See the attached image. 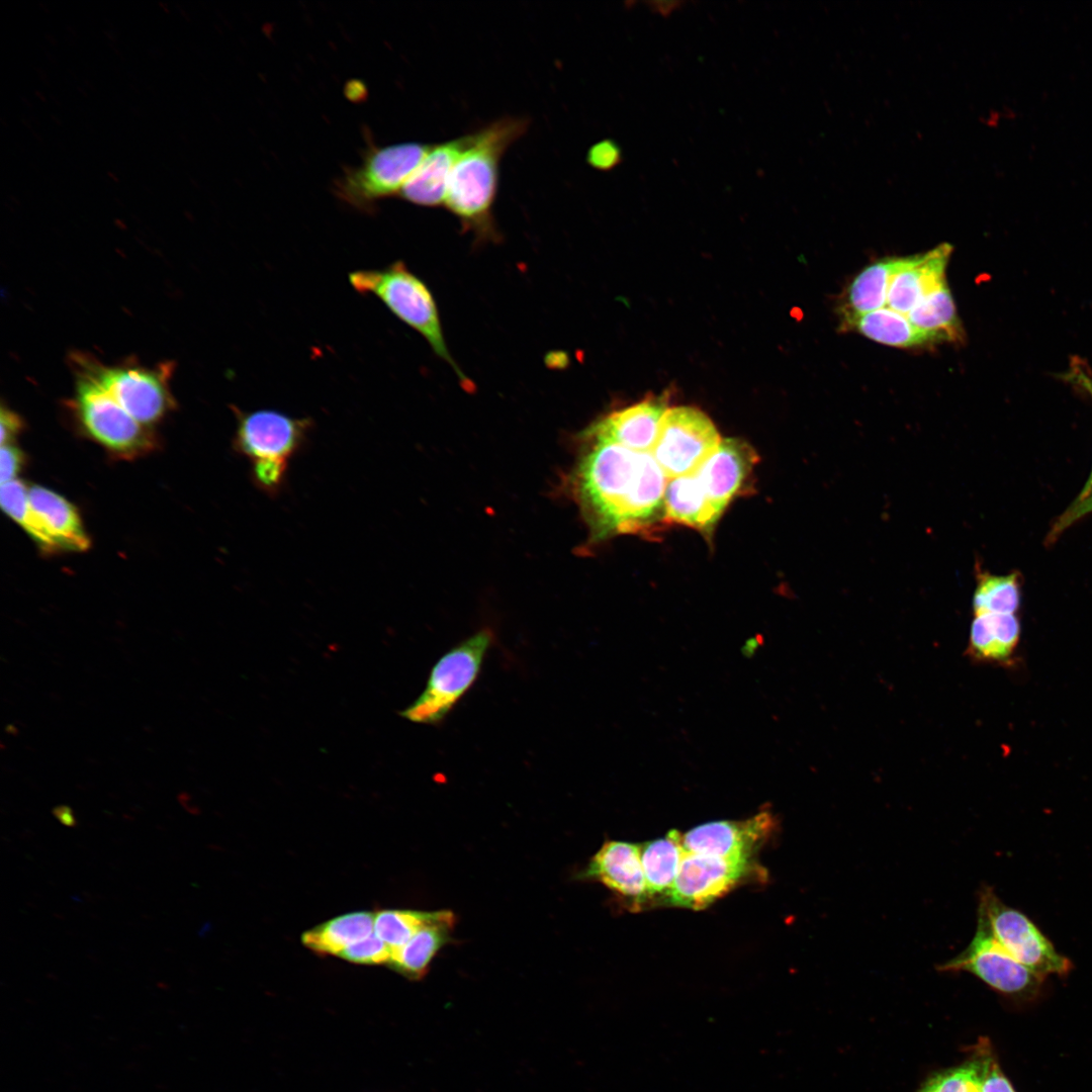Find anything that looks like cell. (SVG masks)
I'll return each mask as SVG.
<instances>
[{"label":"cell","mask_w":1092,"mask_h":1092,"mask_svg":"<svg viewBox=\"0 0 1092 1092\" xmlns=\"http://www.w3.org/2000/svg\"><path fill=\"white\" fill-rule=\"evenodd\" d=\"M587 162L599 170H611L621 162V150L611 140L597 143L589 148Z\"/></svg>","instance_id":"cell-34"},{"label":"cell","mask_w":1092,"mask_h":1092,"mask_svg":"<svg viewBox=\"0 0 1092 1092\" xmlns=\"http://www.w3.org/2000/svg\"><path fill=\"white\" fill-rule=\"evenodd\" d=\"M73 410L81 428L98 444L120 457L131 458L153 449L150 428L135 421L100 383L83 355L73 357Z\"/></svg>","instance_id":"cell-5"},{"label":"cell","mask_w":1092,"mask_h":1092,"mask_svg":"<svg viewBox=\"0 0 1092 1092\" xmlns=\"http://www.w3.org/2000/svg\"><path fill=\"white\" fill-rule=\"evenodd\" d=\"M774 826V816L764 810L746 820L716 821L697 826L681 834V843L686 852L752 859Z\"/></svg>","instance_id":"cell-13"},{"label":"cell","mask_w":1092,"mask_h":1092,"mask_svg":"<svg viewBox=\"0 0 1092 1092\" xmlns=\"http://www.w3.org/2000/svg\"><path fill=\"white\" fill-rule=\"evenodd\" d=\"M752 859L686 852L666 898L678 907L702 909L751 875Z\"/></svg>","instance_id":"cell-12"},{"label":"cell","mask_w":1092,"mask_h":1092,"mask_svg":"<svg viewBox=\"0 0 1092 1092\" xmlns=\"http://www.w3.org/2000/svg\"><path fill=\"white\" fill-rule=\"evenodd\" d=\"M392 949L374 932L347 948L339 956L348 962L356 964H383L389 963Z\"/></svg>","instance_id":"cell-32"},{"label":"cell","mask_w":1092,"mask_h":1092,"mask_svg":"<svg viewBox=\"0 0 1092 1092\" xmlns=\"http://www.w3.org/2000/svg\"><path fill=\"white\" fill-rule=\"evenodd\" d=\"M1021 625L1016 614L975 615L968 650L981 662L1009 663L1019 644Z\"/></svg>","instance_id":"cell-20"},{"label":"cell","mask_w":1092,"mask_h":1092,"mask_svg":"<svg viewBox=\"0 0 1092 1092\" xmlns=\"http://www.w3.org/2000/svg\"><path fill=\"white\" fill-rule=\"evenodd\" d=\"M978 912L986 918L996 940L1037 976L1065 977L1073 970V962L1056 948L1036 923L1004 903L988 885L979 891Z\"/></svg>","instance_id":"cell-8"},{"label":"cell","mask_w":1092,"mask_h":1092,"mask_svg":"<svg viewBox=\"0 0 1092 1092\" xmlns=\"http://www.w3.org/2000/svg\"><path fill=\"white\" fill-rule=\"evenodd\" d=\"M430 148L417 142L369 147L360 165L346 168L335 180L334 192L356 208L372 209L378 200L399 194Z\"/></svg>","instance_id":"cell-7"},{"label":"cell","mask_w":1092,"mask_h":1092,"mask_svg":"<svg viewBox=\"0 0 1092 1092\" xmlns=\"http://www.w3.org/2000/svg\"><path fill=\"white\" fill-rule=\"evenodd\" d=\"M234 448L250 462L253 484L275 496L285 483L289 461L306 444L313 422L271 408L245 412L234 407Z\"/></svg>","instance_id":"cell-3"},{"label":"cell","mask_w":1092,"mask_h":1092,"mask_svg":"<svg viewBox=\"0 0 1092 1092\" xmlns=\"http://www.w3.org/2000/svg\"><path fill=\"white\" fill-rule=\"evenodd\" d=\"M455 916L451 911H435L431 920L404 945L392 949L390 964L411 979H421L433 958L451 939Z\"/></svg>","instance_id":"cell-21"},{"label":"cell","mask_w":1092,"mask_h":1092,"mask_svg":"<svg viewBox=\"0 0 1092 1092\" xmlns=\"http://www.w3.org/2000/svg\"><path fill=\"white\" fill-rule=\"evenodd\" d=\"M1068 379L1070 381H1073L1074 383H1076L1078 386H1080L1084 390H1086L1087 393L1092 397V376L1082 366L1078 365L1077 363L1074 364L1072 369L1068 373ZM1091 495H1092V469H1091L1090 475L1088 476L1087 481L1085 482L1084 486L1082 487L1081 491L1079 492V494H1078V496L1076 497L1075 500L1076 502L1082 500V499L1087 498V497H1089Z\"/></svg>","instance_id":"cell-37"},{"label":"cell","mask_w":1092,"mask_h":1092,"mask_svg":"<svg viewBox=\"0 0 1092 1092\" xmlns=\"http://www.w3.org/2000/svg\"><path fill=\"white\" fill-rule=\"evenodd\" d=\"M30 505L60 550L85 551L90 539L75 507L59 493L40 485L28 487Z\"/></svg>","instance_id":"cell-19"},{"label":"cell","mask_w":1092,"mask_h":1092,"mask_svg":"<svg viewBox=\"0 0 1092 1092\" xmlns=\"http://www.w3.org/2000/svg\"><path fill=\"white\" fill-rule=\"evenodd\" d=\"M843 323L868 339L891 347L914 348L932 343L905 314L887 305Z\"/></svg>","instance_id":"cell-26"},{"label":"cell","mask_w":1092,"mask_h":1092,"mask_svg":"<svg viewBox=\"0 0 1092 1092\" xmlns=\"http://www.w3.org/2000/svg\"><path fill=\"white\" fill-rule=\"evenodd\" d=\"M757 461L756 452L743 440L724 439L694 473L718 516L742 489Z\"/></svg>","instance_id":"cell-14"},{"label":"cell","mask_w":1092,"mask_h":1092,"mask_svg":"<svg viewBox=\"0 0 1092 1092\" xmlns=\"http://www.w3.org/2000/svg\"><path fill=\"white\" fill-rule=\"evenodd\" d=\"M434 912L382 910L374 915L373 932L391 949L404 945L432 918Z\"/></svg>","instance_id":"cell-30"},{"label":"cell","mask_w":1092,"mask_h":1092,"mask_svg":"<svg viewBox=\"0 0 1092 1092\" xmlns=\"http://www.w3.org/2000/svg\"><path fill=\"white\" fill-rule=\"evenodd\" d=\"M1021 603L1020 574L1005 575L988 571L977 573V586L973 595V610L979 614H1016Z\"/></svg>","instance_id":"cell-28"},{"label":"cell","mask_w":1092,"mask_h":1092,"mask_svg":"<svg viewBox=\"0 0 1092 1092\" xmlns=\"http://www.w3.org/2000/svg\"><path fill=\"white\" fill-rule=\"evenodd\" d=\"M980 1092H1016L992 1057L985 1067Z\"/></svg>","instance_id":"cell-36"},{"label":"cell","mask_w":1092,"mask_h":1092,"mask_svg":"<svg viewBox=\"0 0 1092 1092\" xmlns=\"http://www.w3.org/2000/svg\"><path fill=\"white\" fill-rule=\"evenodd\" d=\"M349 281L357 292L378 297L393 314L424 337L460 380L468 381L448 350L432 292L402 262L382 269L355 270L349 274Z\"/></svg>","instance_id":"cell-4"},{"label":"cell","mask_w":1092,"mask_h":1092,"mask_svg":"<svg viewBox=\"0 0 1092 1092\" xmlns=\"http://www.w3.org/2000/svg\"><path fill=\"white\" fill-rule=\"evenodd\" d=\"M54 815L67 826H74L75 820L72 815L71 809L66 806H59L53 810Z\"/></svg>","instance_id":"cell-39"},{"label":"cell","mask_w":1092,"mask_h":1092,"mask_svg":"<svg viewBox=\"0 0 1092 1092\" xmlns=\"http://www.w3.org/2000/svg\"><path fill=\"white\" fill-rule=\"evenodd\" d=\"M493 641V631L485 627L448 649L431 668L424 691L400 716L418 724L442 723L477 680Z\"/></svg>","instance_id":"cell-6"},{"label":"cell","mask_w":1092,"mask_h":1092,"mask_svg":"<svg viewBox=\"0 0 1092 1092\" xmlns=\"http://www.w3.org/2000/svg\"><path fill=\"white\" fill-rule=\"evenodd\" d=\"M0 504L2 510L47 552L60 550L33 511L28 487L19 479L1 483Z\"/></svg>","instance_id":"cell-29"},{"label":"cell","mask_w":1092,"mask_h":1092,"mask_svg":"<svg viewBox=\"0 0 1092 1092\" xmlns=\"http://www.w3.org/2000/svg\"><path fill=\"white\" fill-rule=\"evenodd\" d=\"M721 441L716 427L703 412L674 406L663 414L650 453L670 479L695 473Z\"/></svg>","instance_id":"cell-10"},{"label":"cell","mask_w":1092,"mask_h":1092,"mask_svg":"<svg viewBox=\"0 0 1092 1092\" xmlns=\"http://www.w3.org/2000/svg\"><path fill=\"white\" fill-rule=\"evenodd\" d=\"M374 915L353 912L338 916L302 934V943L321 954H340L351 944L373 933Z\"/></svg>","instance_id":"cell-27"},{"label":"cell","mask_w":1092,"mask_h":1092,"mask_svg":"<svg viewBox=\"0 0 1092 1092\" xmlns=\"http://www.w3.org/2000/svg\"><path fill=\"white\" fill-rule=\"evenodd\" d=\"M937 969L941 972H968L996 992L1020 1000L1036 997L1044 981L1015 960L996 940L980 912L971 942Z\"/></svg>","instance_id":"cell-9"},{"label":"cell","mask_w":1092,"mask_h":1092,"mask_svg":"<svg viewBox=\"0 0 1092 1092\" xmlns=\"http://www.w3.org/2000/svg\"><path fill=\"white\" fill-rule=\"evenodd\" d=\"M1 445L12 444L22 429V421L16 413L2 405L0 412Z\"/></svg>","instance_id":"cell-38"},{"label":"cell","mask_w":1092,"mask_h":1092,"mask_svg":"<svg viewBox=\"0 0 1092 1092\" xmlns=\"http://www.w3.org/2000/svg\"><path fill=\"white\" fill-rule=\"evenodd\" d=\"M583 877L595 879L616 894L637 903L647 898L638 844L606 841L590 858Z\"/></svg>","instance_id":"cell-18"},{"label":"cell","mask_w":1092,"mask_h":1092,"mask_svg":"<svg viewBox=\"0 0 1092 1092\" xmlns=\"http://www.w3.org/2000/svg\"><path fill=\"white\" fill-rule=\"evenodd\" d=\"M640 852L647 898L655 895L666 898L686 853L681 834L671 830L665 837L641 845Z\"/></svg>","instance_id":"cell-25"},{"label":"cell","mask_w":1092,"mask_h":1092,"mask_svg":"<svg viewBox=\"0 0 1092 1092\" xmlns=\"http://www.w3.org/2000/svg\"><path fill=\"white\" fill-rule=\"evenodd\" d=\"M952 246L942 243L933 249L899 257L888 289L887 306L907 314L926 294L946 283V266Z\"/></svg>","instance_id":"cell-15"},{"label":"cell","mask_w":1092,"mask_h":1092,"mask_svg":"<svg viewBox=\"0 0 1092 1092\" xmlns=\"http://www.w3.org/2000/svg\"><path fill=\"white\" fill-rule=\"evenodd\" d=\"M665 396L644 400L612 412L583 432L585 440H603L637 452H650L658 424L667 410Z\"/></svg>","instance_id":"cell-16"},{"label":"cell","mask_w":1092,"mask_h":1092,"mask_svg":"<svg viewBox=\"0 0 1092 1092\" xmlns=\"http://www.w3.org/2000/svg\"><path fill=\"white\" fill-rule=\"evenodd\" d=\"M990 1058L984 1051L972 1061L930 1078L918 1092H980L983 1073Z\"/></svg>","instance_id":"cell-31"},{"label":"cell","mask_w":1092,"mask_h":1092,"mask_svg":"<svg viewBox=\"0 0 1092 1092\" xmlns=\"http://www.w3.org/2000/svg\"><path fill=\"white\" fill-rule=\"evenodd\" d=\"M530 122L527 116L504 115L478 128L452 171L443 205L478 237L495 236L492 210L500 161Z\"/></svg>","instance_id":"cell-2"},{"label":"cell","mask_w":1092,"mask_h":1092,"mask_svg":"<svg viewBox=\"0 0 1092 1092\" xmlns=\"http://www.w3.org/2000/svg\"><path fill=\"white\" fill-rule=\"evenodd\" d=\"M587 441L572 479L594 537L638 533L663 521L668 478L651 453Z\"/></svg>","instance_id":"cell-1"},{"label":"cell","mask_w":1092,"mask_h":1092,"mask_svg":"<svg viewBox=\"0 0 1092 1092\" xmlns=\"http://www.w3.org/2000/svg\"><path fill=\"white\" fill-rule=\"evenodd\" d=\"M474 131L431 145L418 168L407 179L399 196L417 205L435 207L444 204L452 171L473 140Z\"/></svg>","instance_id":"cell-17"},{"label":"cell","mask_w":1092,"mask_h":1092,"mask_svg":"<svg viewBox=\"0 0 1092 1092\" xmlns=\"http://www.w3.org/2000/svg\"><path fill=\"white\" fill-rule=\"evenodd\" d=\"M24 462L23 453L13 444L1 445L0 477L1 483L17 479Z\"/></svg>","instance_id":"cell-35"},{"label":"cell","mask_w":1092,"mask_h":1092,"mask_svg":"<svg viewBox=\"0 0 1092 1092\" xmlns=\"http://www.w3.org/2000/svg\"><path fill=\"white\" fill-rule=\"evenodd\" d=\"M906 316L932 343L963 339L962 324L946 283L923 296Z\"/></svg>","instance_id":"cell-24"},{"label":"cell","mask_w":1092,"mask_h":1092,"mask_svg":"<svg viewBox=\"0 0 1092 1092\" xmlns=\"http://www.w3.org/2000/svg\"><path fill=\"white\" fill-rule=\"evenodd\" d=\"M719 518L694 473L668 479L664 493V523L710 532Z\"/></svg>","instance_id":"cell-22"},{"label":"cell","mask_w":1092,"mask_h":1092,"mask_svg":"<svg viewBox=\"0 0 1092 1092\" xmlns=\"http://www.w3.org/2000/svg\"><path fill=\"white\" fill-rule=\"evenodd\" d=\"M1092 513V495L1082 500H1074L1053 523L1045 542H1055L1064 531L1083 517Z\"/></svg>","instance_id":"cell-33"},{"label":"cell","mask_w":1092,"mask_h":1092,"mask_svg":"<svg viewBox=\"0 0 1092 1092\" xmlns=\"http://www.w3.org/2000/svg\"><path fill=\"white\" fill-rule=\"evenodd\" d=\"M899 257L871 263L850 281L841 305L843 322L887 305L888 289Z\"/></svg>","instance_id":"cell-23"},{"label":"cell","mask_w":1092,"mask_h":1092,"mask_svg":"<svg viewBox=\"0 0 1092 1092\" xmlns=\"http://www.w3.org/2000/svg\"><path fill=\"white\" fill-rule=\"evenodd\" d=\"M84 359L100 383L140 424L150 428L174 406L169 386L170 364L156 368L138 364L109 366L88 356Z\"/></svg>","instance_id":"cell-11"}]
</instances>
